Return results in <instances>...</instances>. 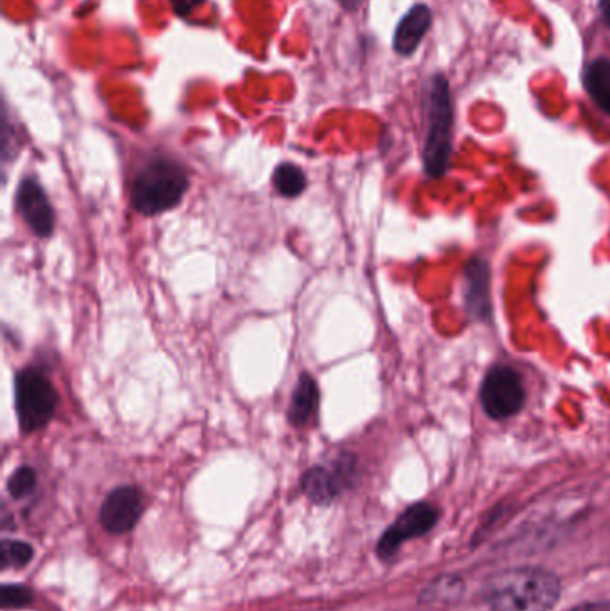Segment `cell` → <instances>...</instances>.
Segmentation results:
<instances>
[{"instance_id": "6da1fadb", "label": "cell", "mask_w": 610, "mask_h": 611, "mask_svg": "<svg viewBox=\"0 0 610 611\" xmlns=\"http://www.w3.org/2000/svg\"><path fill=\"white\" fill-rule=\"evenodd\" d=\"M188 190L187 167L167 156H156L136 172L131 183V206L144 217H156L177 208Z\"/></svg>"}, {"instance_id": "7a4b0ae2", "label": "cell", "mask_w": 610, "mask_h": 611, "mask_svg": "<svg viewBox=\"0 0 610 611\" xmlns=\"http://www.w3.org/2000/svg\"><path fill=\"white\" fill-rule=\"evenodd\" d=\"M485 596L494 611H550L559 601L560 583L546 570H505L490 579Z\"/></svg>"}, {"instance_id": "3957f363", "label": "cell", "mask_w": 610, "mask_h": 611, "mask_svg": "<svg viewBox=\"0 0 610 611\" xmlns=\"http://www.w3.org/2000/svg\"><path fill=\"white\" fill-rule=\"evenodd\" d=\"M424 110H426L424 170L430 177H443L449 163L453 138L452 93L443 74L434 75L430 81Z\"/></svg>"}, {"instance_id": "277c9868", "label": "cell", "mask_w": 610, "mask_h": 611, "mask_svg": "<svg viewBox=\"0 0 610 611\" xmlns=\"http://www.w3.org/2000/svg\"><path fill=\"white\" fill-rule=\"evenodd\" d=\"M56 389L38 366H25L14 375V412L22 435L45 429L56 415Z\"/></svg>"}, {"instance_id": "5b68a950", "label": "cell", "mask_w": 610, "mask_h": 611, "mask_svg": "<svg viewBox=\"0 0 610 611\" xmlns=\"http://www.w3.org/2000/svg\"><path fill=\"white\" fill-rule=\"evenodd\" d=\"M359 476V458L351 453H341L331 467L308 468L301 477V490L313 505L328 506L350 488Z\"/></svg>"}, {"instance_id": "8992f818", "label": "cell", "mask_w": 610, "mask_h": 611, "mask_svg": "<svg viewBox=\"0 0 610 611\" xmlns=\"http://www.w3.org/2000/svg\"><path fill=\"white\" fill-rule=\"evenodd\" d=\"M480 401L494 421L514 417L525 404L521 377L510 366H494L482 383Z\"/></svg>"}, {"instance_id": "52a82bcc", "label": "cell", "mask_w": 610, "mask_h": 611, "mask_svg": "<svg viewBox=\"0 0 610 611\" xmlns=\"http://www.w3.org/2000/svg\"><path fill=\"white\" fill-rule=\"evenodd\" d=\"M14 208L38 238L52 237V232L56 229V214L48 191L40 185L37 177L25 176L20 182L14 195Z\"/></svg>"}, {"instance_id": "ba28073f", "label": "cell", "mask_w": 610, "mask_h": 611, "mask_svg": "<svg viewBox=\"0 0 610 611\" xmlns=\"http://www.w3.org/2000/svg\"><path fill=\"white\" fill-rule=\"evenodd\" d=\"M437 522V509L426 503L411 506L397 517L396 522L392 524L387 531L378 542V556L382 560H389L396 555L401 543L411 538L423 537Z\"/></svg>"}, {"instance_id": "9c48e42d", "label": "cell", "mask_w": 610, "mask_h": 611, "mask_svg": "<svg viewBox=\"0 0 610 611\" xmlns=\"http://www.w3.org/2000/svg\"><path fill=\"white\" fill-rule=\"evenodd\" d=\"M144 514V500L142 491L131 485L115 488L104 499L99 520L101 526L112 535H124L135 528Z\"/></svg>"}, {"instance_id": "30bf717a", "label": "cell", "mask_w": 610, "mask_h": 611, "mask_svg": "<svg viewBox=\"0 0 610 611\" xmlns=\"http://www.w3.org/2000/svg\"><path fill=\"white\" fill-rule=\"evenodd\" d=\"M319 403H321V390L312 374L303 372L299 374L298 383L293 386L290 397L287 418L293 427H304L318 417Z\"/></svg>"}, {"instance_id": "8fae6325", "label": "cell", "mask_w": 610, "mask_h": 611, "mask_svg": "<svg viewBox=\"0 0 610 611\" xmlns=\"http://www.w3.org/2000/svg\"><path fill=\"white\" fill-rule=\"evenodd\" d=\"M430 25H432V11L428 6H414L397 25L394 34V51L401 56H411L428 33Z\"/></svg>"}, {"instance_id": "7c38bea8", "label": "cell", "mask_w": 610, "mask_h": 611, "mask_svg": "<svg viewBox=\"0 0 610 611\" xmlns=\"http://www.w3.org/2000/svg\"><path fill=\"white\" fill-rule=\"evenodd\" d=\"M489 269L480 260H473L466 269V308L476 319H489Z\"/></svg>"}, {"instance_id": "4fadbf2b", "label": "cell", "mask_w": 610, "mask_h": 611, "mask_svg": "<svg viewBox=\"0 0 610 611\" xmlns=\"http://www.w3.org/2000/svg\"><path fill=\"white\" fill-rule=\"evenodd\" d=\"M583 86L601 112L610 116V60L598 58L583 72Z\"/></svg>"}, {"instance_id": "5bb4252c", "label": "cell", "mask_w": 610, "mask_h": 611, "mask_svg": "<svg viewBox=\"0 0 610 611\" xmlns=\"http://www.w3.org/2000/svg\"><path fill=\"white\" fill-rule=\"evenodd\" d=\"M272 186L276 194L285 199H296L307 190L308 179L303 168L293 165V163H280L272 172Z\"/></svg>"}, {"instance_id": "9a60e30c", "label": "cell", "mask_w": 610, "mask_h": 611, "mask_svg": "<svg viewBox=\"0 0 610 611\" xmlns=\"http://www.w3.org/2000/svg\"><path fill=\"white\" fill-rule=\"evenodd\" d=\"M38 485V474L33 467L29 465H22L11 474L8 479V491L13 499H24V497L31 496L34 488Z\"/></svg>"}, {"instance_id": "2e32d148", "label": "cell", "mask_w": 610, "mask_h": 611, "mask_svg": "<svg viewBox=\"0 0 610 611\" xmlns=\"http://www.w3.org/2000/svg\"><path fill=\"white\" fill-rule=\"evenodd\" d=\"M33 547L29 546L25 542H11V540H6L2 542V569H8V567H20L28 566L29 561L33 560Z\"/></svg>"}, {"instance_id": "e0dca14e", "label": "cell", "mask_w": 610, "mask_h": 611, "mask_svg": "<svg viewBox=\"0 0 610 611\" xmlns=\"http://www.w3.org/2000/svg\"><path fill=\"white\" fill-rule=\"evenodd\" d=\"M0 599L4 608H22L31 602L33 592L24 584H4L0 589Z\"/></svg>"}, {"instance_id": "ac0fdd59", "label": "cell", "mask_w": 610, "mask_h": 611, "mask_svg": "<svg viewBox=\"0 0 610 611\" xmlns=\"http://www.w3.org/2000/svg\"><path fill=\"white\" fill-rule=\"evenodd\" d=\"M205 0H170L173 10L176 11L179 17H187L192 11L196 10L197 6L203 4Z\"/></svg>"}, {"instance_id": "d6986e66", "label": "cell", "mask_w": 610, "mask_h": 611, "mask_svg": "<svg viewBox=\"0 0 610 611\" xmlns=\"http://www.w3.org/2000/svg\"><path fill=\"white\" fill-rule=\"evenodd\" d=\"M571 611H610V602H591V604L573 608Z\"/></svg>"}, {"instance_id": "ffe728a7", "label": "cell", "mask_w": 610, "mask_h": 611, "mask_svg": "<svg viewBox=\"0 0 610 611\" xmlns=\"http://www.w3.org/2000/svg\"><path fill=\"white\" fill-rule=\"evenodd\" d=\"M362 2H364V0H339V4L348 11L359 10Z\"/></svg>"}, {"instance_id": "44dd1931", "label": "cell", "mask_w": 610, "mask_h": 611, "mask_svg": "<svg viewBox=\"0 0 610 611\" xmlns=\"http://www.w3.org/2000/svg\"><path fill=\"white\" fill-rule=\"evenodd\" d=\"M601 17L610 28V0H600Z\"/></svg>"}]
</instances>
